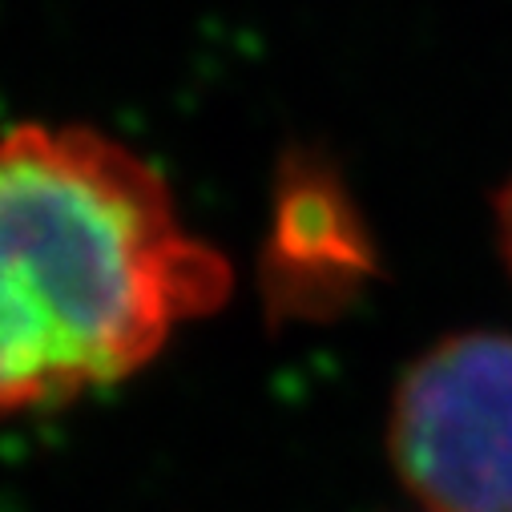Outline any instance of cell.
<instances>
[{
    "instance_id": "3",
    "label": "cell",
    "mask_w": 512,
    "mask_h": 512,
    "mask_svg": "<svg viewBox=\"0 0 512 512\" xmlns=\"http://www.w3.org/2000/svg\"><path fill=\"white\" fill-rule=\"evenodd\" d=\"M496 230H500V250H504L508 275H512V182L500 190V202H496Z\"/></svg>"
},
{
    "instance_id": "2",
    "label": "cell",
    "mask_w": 512,
    "mask_h": 512,
    "mask_svg": "<svg viewBox=\"0 0 512 512\" xmlns=\"http://www.w3.org/2000/svg\"><path fill=\"white\" fill-rule=\"evenodd\" d=\"M392 464L428 512H512V335L424 351L396 388Z\"/></svg>"
},
{
    "instance_id": "1",
    "label": "cell",
    "mask_w": 512,
    "mask_h": 512,
    "mask_svg": "<svg viewBox=\"0 0 512 512\" xmlns=\"http://www.w3.org/2000/svg\"><path fill=\"white\" fill-rule=\"evenodd\" d=\"M226 291L146 158L85 125L0 130V416L134 375Z\"/></svg>"
}]
</instances>
